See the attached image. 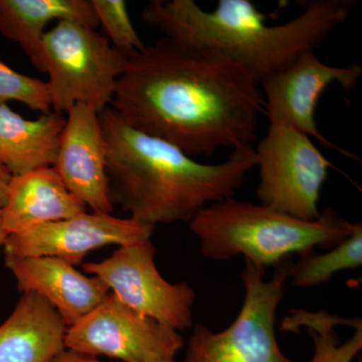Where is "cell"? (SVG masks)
<instances>
[{"label":"cell","instance_id":"52a82bcc","mask_svg":"<svg viewBox=\"0 0 362 362\" xmlns=\"http://www.w3.org/2000/svg\"><path fill=\"white\" fill-rule=\"evenodd\" d=\"M254 149L259 204L300 220H317L321 190L334 165L313 139L288 126L269 124Z\"/></svg>","mask_w":362,"mask_h":362},{"label":"cell","instance_id":"9a60e30c","mask_svg":"<svg viewBox=\"0 0 362 362\" xmlns=\"http://www.w3.org/2000/svg\"><path fill=\"white\" fill-rule=\"evenodd\" d=\"M66 328L51 304L23 293L0 325V362H52L66 349Z\"/></svg>","mask_w":362,"mask_h":362},{"label":"cell","instance_id":"4fadbf2b","mask_svg":"<svg viewBox=\"0 0 362 362\" xmlns=\"http://www.w3.org/2000/svg\"><path fill=\"white\" fill-rule=\"evenodd\" d=\"M4 264L18 291L39 295L56 309L66 327L82 320L111 293L99 278L86 276L54 257L4 255Z\"/></svg>","mask_w":362,"mask_h":362},{"label":"cell","instance_id":"8992f818","mask_svg":"<svg viewBox=\"0 0 362 362\" xmlns=\"http://www.w3.org/2000/svg\"><path fill=\"white\" fill-rule=\"evenodd\" d=\"M288 259L266 280L265 269L246 262L242 274L245 296L230 325L220 332L197 324L183 362H293L276 337V314L289 279Z\"/></svg>","mask_w":362,"mask_h":362},{"label":"cell","instance_id":"5bb4252c","mask_svg":"<svg viewBox=\"0 0 362 362\" xmlns=\"http://www.w3.org/2000/svg\"><path fill=\"white\" fill-rule=\"evenodd\" d=\"M84 211L85 204L69 192L54 166L13 176L1 209L8 235Z\"/></svg>","mask_w":362,"mask_h":362},{"label":"cell","instance_id":"7c38bea8","mask_svg":"<svg viewBox=\"0 0 362 362\" xmlns=\"http://www.w3.org/2000/svg\"><path fill=\"white\" fill-rule=\"evenodd\" d=\"M54 168L69 192L93 213H113L103 130L99 112L89 105H76L66 113Z\"/></svg>","mask_w":362,"mask_h":362},{"label":"cell","instance_id":"9c48e42d","mask_svg":"<svg viewBox=\"0 0 362 362\" xmlns=\"http://www.w3.org/2000/svg\"><path fill=\"white\" fill-rule=\"evenodd\" d=\"M185 345L180 332L109 295L82 320L66 328V349L119 362H175Z\"/></svg>","mask_w":362,"mask_h":362},{"label":"cell","instance_id":"44dd1931","mask_svg":"<svg viewBox=\"0 0 362 362\" xmlns=\"http://www.w3.org/2000/svg\"><path fill=\"white\" fill-rule=\"evenodd\" d=\"M9 101L20 102L42 114L51 111L47 82L18 73L0 61V105Z\"/></svg>","mask_w":362,"mask_h":362},{"label":"cell","instance_id":"30bf717a","mask_svg":"<svg viewBox=\"0 0 362 362\" xmlns=\"http://www.w3.org/2000/svg\"><path fill=\"white\" fill-rule=\"evenodd\" d=\"M361 76L362 66L358 64L326 65L316 56L315 51L305 52L291 66L259 83L269 124L288 126L315 139L326 148L335 150L349 158L358 159L321 133L316 110L328 87L339 85L345 94L349 95Z\"/></svg>","mask_w":362,"mask_h":362},{"label":"cell","instance_id":"7a4b0ae2","mask_svg":"<svg viewBox=\"0 0 362 362\" xmlns=\"http://www.w3.org/2000/svg\"><path fill=\"white\" fill-rule=\"evenodd\" d=\"M109 195L143 225L189 223L209 204L233 197L256 168L254 146L202 163L170 143L134 129L111 107L99 113Z\"/></svg>","mask_w":362,"mask_h":362},{"label":"cell","instance_id":"7402d4cb","mask_svg":"<svg viewBox=\"0 0 362 362\" xmlns=\"http://www.w3.org/2000/svg\"><path fill=\"white\" fill-rule=\"evenodd\" d=\"M52 362H107L101 361L99 357L86 356L65 349L56 356ZM119 362V361H118Z\"/></svg>","mask_w":362,"mask_h":362},{"label":"cell","instance_id":"5b68a950","mask_svg":"<svg viewBox=\"0 0 362 362\" xmlns=\"http://www.w3.org/2000/svg\"><path fill=\"white\" fill-rule=\"evenodd\" d=\"M51 110L68 113L78 104L101 113L110 107L117 81L128 58L97 30L74 21H58L42 40Z\"/></svg>","mask_w":362,"mask_h":362},{"label":"cell","instance_id":"cb8c5ba5","mask_svg":"<svg viewBox=\"0 0 362 362\" xmlns=\"http://www.w3.org/2000/svg\"><path fill=\"white\" fill-rule=\"evenodd\" d=\"M7 237H8V233H7L6 230H4V221H2L1 209H0V250L4 247Z\"/></svg>","mask_w":362,"mask_h":362},{"label":"cell","instance_id":"3957f363","mask_svg":"<svg viewBox=\"0 0 362 362\" xmlns=\"http://www.w3.org/2000/svg\"><path fill=\"white\" fill-rule=\"evenodd\" d=\"M354 1L309 0L302 13L280 25L250 0H218L204 11L194 0H151L142 20L163 37L221 54L237 64L259 85L316 47L349 18Z\"/></svg>","mask_w":362,"mask_h":362},{"label":"cell","instance_id":"6da1fadb","mask_svg":"<svg viewBox=\"0 0 362 362\" xmlns=\"http://www.w3.org/2000/svg\"><path fill=\"white\" fill-rule=\"evenodd\" d=\"M110 107L194 158L252 146L265 114L259 85L240 66L166 37L128 58Z\"/></svg>","mask_w":362,"mask_h":362},{"label":"cell","instance_id":"8fae6325","mask_svg":"<svg viewBox=\"0 0 362 362\" xmlns=\"http://www.w3.org/2000/svg\"><path fill=\"white\" fill-rule=\"evenodd\" d=\"M154 230L130 216L121 218L84 211L9 235L4 244V255L54 257L76 266L84 262L90 252L110 245L120 247L150 239Z\"/></svg>","mask_w":362,"mask_h":362},{"label":"cell","instance_id":"ffe728a7","mask_svg":"<svg viewBox=\"0 0 362 362\" xmlns=\"http://www.w3.org/2000/svg\"><path fill=\"white\" fill-rule=\"evenodd\" d=\"M99 25L103 28L107 39L114 47L130 58L136 52L144 49V42L136 32L127 4L124 0H90Z\"/></svg>","mask_w":362,"mask_h":362},{"label":"cell","instance_id":"603a6c76","mask_svg":"<svg viewBox=\"0 0 362 362\" xmlns=\"http://www.w3.org/2000/svg\"><path fill=\"white\" fill-rule=\"evenodd\" d=\"M11 177L13 175L9 173V171L0 164V209L6 206L7 189H8Z\"/></svg>","mask_w":362,"mask_h":362},{"label":"cell","instance_id":"2e32d148","mask_svg":"<svg viewBox=\"0 0 362 362\" xmlns=\"http://www.w3.org/2000/svg\"><path fill=\"white\" fill-rule=\"evenodd\" d=\"M52 21H69L97 30L90 0H0V35L16 42L30 63L45 74L42 40Z\"/></svg>","mask_w":362,"mask_h":362},{"label":"cell","instance_id":"277c9868","mask_svg":"<svg viewBox=\"0 0 362 362\" xmlns=\"http://www.w3.org/2000/svg\"><path fill=\"white\" fill-rule=\"evenodd\" d=\"M188 223L206 258L225 261L242 256L264 269L279 265L294 252L337 247L354 228V223L330 209L317 220L304 221L233 197L204 206Z\"/></svg>","mask_w":362,"mask_h":362},{"label":"cell","instance_id":"ac0fdd59","mask_svg":"<svg viewBox=\"0 0 362 362\" xmlns=\"http://www.w3.org/2000/svg\"><path fill=\"white\" fill-rule=\"evenodd\" d=\"M305 328L313 339L315 351L309 362H352L362 349V320L331 315L326 311L292 310L281 330Z\"/></svg>","mask_w":362,"mask_h":362},{"label":"cell","instance_id":"ba28073f","mask_svg":"<svg viewBox=\"0 0 362 362\" xmlns=\"http://www.w3.org/2000/svg\"><path fill=\"white\" fill-rule=\"evenodd\" d=\"M156 255L150 238L118 247L108 258L83 264L82 268L137 313L177 332L189 329L194 325V290L187 282L170 283L162 277Z\"/></svg>","mask_w":362,"mask_h":362},{"label":"cell","instance_id":"d6986e66","mask_svg":"<svg viewBox=\"0 0 362 362\" xmlns=\"http://www.w3.org/2000/svg\"><path fill=\"white\" fill-rule=\"evenodd\" d=\"M362 265V223H354L349 237L322 254L315 250L300 255L291 264L289 279L292 285L301 289L317 287L329 282L343 271L356 270Z\"/></svg>","mask_w":362,"mask_h":362},{"label":"cell","instance_id":"e0dca14e","mask_svg":"<svg viewBox=\"0 0 362 362\" xmlns=\"http://www.w3.org/2000/svg\"><path fill=\"white\" fill-rule=\"evenodd\" d=\"M65 125V117L56 112L28 120L7 104L0 105V164L13 176L52 168Z\"/></svg>","mask_w":362,"mask_h":362}]
</instances>
